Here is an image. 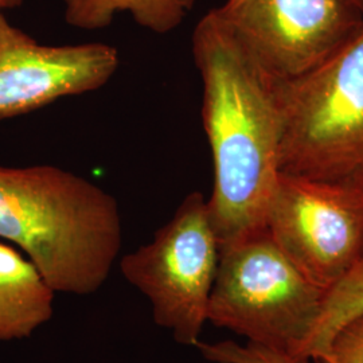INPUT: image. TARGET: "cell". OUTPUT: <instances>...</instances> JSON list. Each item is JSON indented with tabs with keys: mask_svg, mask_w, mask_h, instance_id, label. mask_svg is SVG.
<instances>
[{
	"mask_svg": "<svg viewBox=\"0 0 363 363\" xmlns=\"http://www.w3.org/2000/svg\"><path fill=\"white\" fill-rule=\"evenodd\" d=\"M193 55L214 169L208 217L222 247L265 229L280 172L283 82L262 69L214 9L195 26Z\"/></svg>",
	"mask_w": 363,
	"mask_h": 363,
	"instance_id": "cell-1",
	"label": "cell"
},
{
	"mask_svg": "<svg viewBox=\"0 0 363 363\" xmlns=\"http://www.w3.org/2000/svg\"><path fill=\"white\" fill-rule=\"evenodd\" d=\"M0 238L21 247L55 292L91 295L123 244L116 198L57 166H0Z\"/></svg>",
	"mask_w": 363,
	"mask_h": 363,
	"instance_id": "cell-2",
	"label": "cell"
},
{
	"mask_svg": "<svg viewBox=\"0 0 363 363\" xmlns=\"http://www.w3.org/2000/svg\"><path fill=\"white\" fill-rule=\"evenodd\" d=\"M327 295L298 272L265 228L220 247L208 320L269 350L313 359Z\"/></svg>",
	"mask_w": 363,
	"mask_h": 363,
	"instance_id": "cell-3",
	"label": "cell"
},
{
	"mask_svg": "<svg viewBox=\"0 0 363 363\" xmlns=\"http://www.w3.org/2000/svg\"><path fill=\"white\" fill-rule=\"evenodd\" d=\"M279 171L363 186V30L311 73L281 84Z\"/></svg>",
	"mask_w": 363,
	"mask_h": 363,
	"instance_id": "cell-4",
	"label": "cell"
},
{
	"mask_svg": "<svg viewBox=\"0 0 363 363\" xmlns=\"http://www.w3.org/2000/svg\"><path fill=\"white\" fill-rule=\"evenodd\" d=\"M220 244L208 217V201L194 191L150 244L125 255L123 276L150 298L156 325L172 331L184 346H196L208 322L210 294Z\"/></svg>",
	"mask_w": 363,
	"mask_h": 363,
	"instance_id": "cell-5",
	"label": "cell"
},
{
	"mask_svg": "<svg viewBox=\"0 0 363 363\" xmlns=\"http://www.w3.org/2000/svg\"><path fill=\"white\" fill-rule=\"evenodd\" d=\"M265 228L312 284L330 292L363 261V186L279 172Z\"/></svg>",
	"mask_w": 363,
	"mask_h": 363,
	"instance_id": "cell-6",
	"label": "cell"
},
{
	"mask_svg": "<svg viewBox=\"0 0 363 363\" xmlns=\"http://www.w3.org/2000/svg\"><path fill=\"white\" fill-rule=\"evenodd\" d=\"M214 10L283 84L323 65L363 30L354 0H226Z\"/></svg>",
	"mask_w": 363,
	"mask_h": 363,
	"instance_id": "cell-7",
	"label": "cell"
},
{
	"mask_svg": "<svg viewBox=\"0 0 363 363\" xmlns=\"http://www.w3.org/2000/svg\"><path fill=\"white\" fill-rule=\"evenodd\" d=\"M0 10V121L105 86L116 74L115 46L42 45Z\"/></svg>",
	"mask_w": 363,
	"mask_h": 363,
	"instance_id": "cell-8",
	"label": "cell"
},
{
	"mask_svg": "<svg viewBox=\"0 0 363 363\" xmlns=\"http://www.w3.org/2000/svg\"><path fill=\"white\" fill-rule=\"evenodd\" d=\"M54 294L31 259L0 242V342L28 337L48 323Z\"/></svg>",
	"mask_w": 363,
	"mask_h": 363,
	"instance_id": "cell-9",
	"label": "cell"
},
{
	"mask_svg": "<svg viewBox=\"0 0 363 363\" xmlns=\"http://www.w3.org/2000/svg\"><path fill=\"white\" fill-rule=\"evenodd\" d=\"M64 19L70 27L84 31L104 30L118 13L157 35H166L181 26L196 0H62Z\"/></svg>",
	"mask_w": 363,
	"mask_h": 363,
	"instance_id": "cell-10",
	"label": "cell"
},
{
	"mask_svg": "<svg viewBox=\"0 0 363 363\" xmlns=\"http://www.w3.org/2000/svg\"><path fill=\"white\" fill-rule=\"evenodd\" d=\"M359 313H363V276H351L327 295L325 318L312 361L325 354L337 328Z\"/></svg>",
	"mask_w": 363,
	"mask_h": 363,
	"instance_id": "cell-11",
	"label": "cell"
},
{
	"mask_svg": "<svg viewBox=\"0 0 363 363\" xmlns=\"http://www.w3.org/2000/svg\"><path fill=\"white\" fill-rule=\"evenodd\" d=\"M195 347L208 361L214 363H311V359L288 357L252 342L247 346L237 345L232 340L218 343L198 342Z\"/></svg>",
	"mask_w": 363,
	"mask_h": 363,
	"instance_id": "cell-12",
	"label": "cell"
},
{
	"mask_svg": "<svg viewBox=\"0 0 363 363\" xmlns=\"http://www.w3.org/2000/svg\"><path fill=\"white\" fill-rule=\"evenodd\" d=\"M315 363H363V313L340 325Z\"/></svg>",
	"mask_w": 363,
	"mask_h": 363,
	"instance_id": "cell-13",
	"label": "cell"
},
{
	"mask_svg": "<svg viewBox=\"0 0 363 363\" xmlns=\"http://www.w3.org/2000/svg\"><path fill=\"white\" fill-rule=\"evenodd\" d=\"M25 0H0V10L7 11V10H13L18 9L23 4Z\"/></svg>",
	"mask_w": 363,
	"mask_h": 363,
	"instance_id": "cell-14",
	"label": "cell"
},
{
	"mask_svg": "<svg viewBox=\"0 0 363 363\" xmlns=\"http://www.w3.org/2000/svg\"><path fill=\"white\" fill-rule=\"evenodd\" d=\"M351 276H363V261L362 264H361V267L358 268V271L357 272L354 273V274H351ZM350 276V277H351Z\"/></svg>",
	"mask_w": 363,
	"mask_h": 363,
	"instance_id": "cell-15",
	"label": "cell"
},
{
	"mask_svg": "<svg viewBox=\"0 0 363 363\" xmlns=\"http://www.w3.org/2000/svg\"><path fill=\"white\" fill-rule=\"evenodd\" d=\"M354 1H355L361 9H363V0H354Z\"/></svg>",
	"mask_w": 363,
	"mask_h": 363,
	"instance_id": "cell-16",
	"label": "cell"
}]
</instances>
